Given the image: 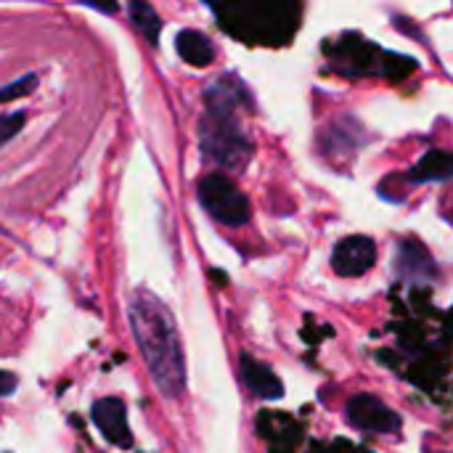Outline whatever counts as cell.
<instances>
[{
    "mask_svg": "<svg viewBox=\"0 0 453 453\" xmlns=\"http://www.w3.org/2000/svg\"><path fill=\"white\" fill-rule=\"evenodd\" d=\"M27 122V114L24 111H8V114H0V146H5Z\"/></svg>",
    "mask_w": 453,
    "mask_h": 453,
    "instance_id": "14",
    "label": "cell"
},
{
    "mask_svg": "<svg viewBox=\"0 0 453 453\" xmlns=\"http://www.w3.org/2000/svg\"><path fill=\"white\" fill-rule=\"evenodd\" d=\"M239 374H242L244 388L255 398H260V401H279V398H284V385H281L279 374L268 364L252 358L250 353H242V358H239Z\"/></svg>",
    "mask_w": 453,
    "mask_h": 453,
    "instance_id": "8",
    "label": "cell"
},
{
    "mask_svg": "<svg viewBox=\"0 0 453 453\" xmlns=\"http://www.w3.org/2000/svg\"><path fill=\"white\" fill-rule=\"evenodd\" d=\"M93 425L98 427V433L117 449H130L133 446V435L127 427V409L119 398H101L93 403L90 409Z\"/></svg>",
    "mask_w": 453,
    "mask_h": 453,
    "instance_id": "7",
    "label": "cell"
},
{
    "mask_svg": "<svg viewBox=\"0 0 453 453\" xmlns=\"http://www.w3.org/2000/svg\"><path fill=\"white\" fill-rule=\"evenodd\" d=\"M377 263V244L366 234L345 236L332 250V271L342 279H358Z\"/></svg>",
    "mask_w": 453,
    "mask_h": 453,
    "instance_id": "6",
    "label": "cell"
},
{
    "mask_svg": "<svg viewBox=\"0 0 453 453\" xmlns=\"http://www.w3.org/2000/svg\"><path fill=\"white\" fill-rule=\"evenodd\" d=\"M443 218H446V223H449V226L453 228V204L449 207V210H446V212H443Z\"/></svg>",
    "mask_w": 453,
    "mask_h": 453,
    "instance_id": "16",
    "label": "cell"
},
{
    "mask_svg": "<svg viewBox=\"0 0 453 453\" xmlns=\"http://www.w3.org/2000/svg\"><path fill=\"white\" fill-rule=\"evenodd\" d=\"M175 50L191 66H210L215 61V45L199 29H183V32H178Z\"/></svg>",
    "mask_w": 453,
    "mask_h": 453,
    "instance_id": "11",
    "label": "cell"
},
{
    "mask_svg": "<svg viewBox=\"0 0 453 453\" xmlns=\"http://www.w3.org/2000/svg\"><path fill=\"white\" fill-rule=\"evenodd\" d=\"M127 319L157 390L167 401L180 398L186 390V356L170 308L151 289H135L127 300Z\"/></svg>",
    "mask_w": 453,
    "mask_h": 453,
    "instance_id": "1",
    "label": "cell"
},
{
    "mask_svg": "<svg viewBox=\"0 0 453 453\" xmlns=\"http://www.w3.org/2000/svg\"><path fill=\"white\" fill-rule=\"evenodd\" d=\"M196 199L212 220L228 228H242L252 218V204L247 194L220 170H212L199 180Z\"/></svg>",
    "mask_w": 453,
    "mask_h": 453,
    "instance_id": "3",
    "label": "cell"
},
{
    "mask_svg": "<svg viewBox=\"0 0 453 453\" xmlns=\"http://www.w3.org/2000/svg\"><path fill=\"white\" fill-rule=\"evenodd\" d=\"M16 388H19L16 374H11V372H3V369H0V398L13 395V393H16Z\"/></svg>",
    "mask_w": 453,
    "mask_h": 453,
    "instance_id": "15",
    "label": "cell"
},
{
    "mask_svg": "<svg viewBox=\"0 0 453 453\" xmlns=\"http://www.w3.org/2000/svg\"><path fill=\"white\" fill-rule=\"evenodd\" d=\"M364 130H361V122L356 117H340L334 119L332 125H326L321 130V151H329V154H350L356 151L361 143H364Z\"/></svg>",
    "mask_w": 453,
    "mask_h": 453,
    "instance_id": "9",
    "label": "cell"
},
{
    "mask_svg": "<svg viewBox=\"0 0 453 453\" xmlns=\"http://www.w3.org/2000/svg\"><path fill=\"white\" fill-rule=\"evenodd\" d=\"M242 109H252V96L236 74H220L207 85L199 146L204 159L220 170H242L252 159L255 143L239 117Z\"/></svg>",
    "mask_w": 453,
    "mask_h": 453,
    "instance_id": "2",
    "label": "cell"
},
{
    "mask_svg": "<svg viewBox=\"0 0 453 453\" xmlns=\"http://www.w3.org/2000/svg\"><path fill=\"white\" fill-rule=\"evenodd\" d=\"M127 13H130V21L135 24V29H138L151 45H157V42H159V32H162V19L157 16V11H154L149 3L133 0V3H127Z\"/></svg>",
    "mask_w": 453,
    "mask_h": 453,
    "instance_id": "12",
    "label": "cell"
},
{
    "mask_svg": "<svg viewBox=\"0 0 453 453\" xmlns=\"http://www.w3.org/2000/svg\"><path fill=\"white\" fill-rule=\"evenodd\" d=\"M406 178L414 186L422 183H443L453 178V151L449 149H430L419 157V162H414L406 173Z\"/></svg>",
    "mask_w": 453,
    "mask_h": 453,
    "instance_id": "10",
    "label": "cell"
},
{
    "mask_svg": "<svg viewBox=\"0 0 453 453\" xmlns=\"http://www.w3.org/2000/svg\"><path fill=\"white\" fill-rule=\"evenodd\" d=\"M393 273L403 284H433L441 276L438 263L433 260L430 250L417 236H398L395 255H393Z\"/></svg>",
    "mask_w": 453,
    "mask_h": 453,
    "instance_id": "5",
    "label": "cell"
},
{
    "mask_svg": "<svg viewBox=\"0 0 453 453\" xmlns=\"http://www.w3.org/2000/svg\"><path fill=\"white\" fill-rule=\"evenodd\" d=\"M35 88H37V74H35V72H29V74H24V77H16L13 82L0 85V104L24 98V96H29Z\"/></svg>",
    "mask_w": 453,
    "mask_h": 453,
    "instance_id": "13",
    "label": "cell"
},
{
    "mask_svg": "<svg viewBox=\"0 0 453 453\" xmlns=\"http://www.w3.org/2000/svg\"><path fill=\"white\" fill-rule=\"evenodd\" d=\"M345 419L350 427L372 435H395L403 427V417L372 393H356L345 406Z\"/></svg>",
    "mask_w": 453,
    "mask_h": 453,
    "instance_id": "4",
    "label": "cell"
}]
</instances>
